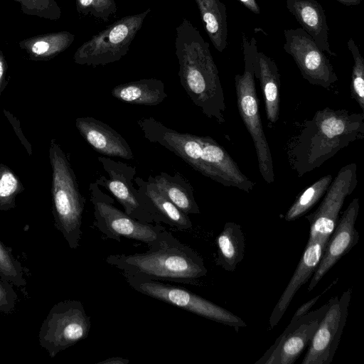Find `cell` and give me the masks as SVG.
<instances>
[{
    "mask_svg": "<svg viewBox=\"0 0 364 364\" xmlns=\"http://www.w3.org/2000/svg\"><path fill=\"white\" fill-rule=\"evenodd\" d=\"M137 124L146 139L173 152L204 176L247 193L253 189L255 183L213 138L178 132L152 117L140 119Z\"/></svg>",
    "mask_w": 364,
    "mask_h": 364,
    "instance_id": "cell-1",
    "label": "cell"
},
{
    "mask_svg": "<svg viewBox=\"0 0 364 364\" xmlns=\"http://www.w3.org/2000/svg\"><path fill=\"white\" fill-rule=\"evenodd\" d=\"M176 31L175 53L181 85L207 117L219 124L225 122L224 94L209 43L186 18Z\"/></svg>",
    "mask_w": 364,
    "mask_h": 364,
    "instance_id": "cell-2",
    "label": "cell"
},
{
    "mask_svg": "<svg viewBox=\"0 0 364 364\" xmlns=\"http://www.w3.org/2000/svg\"><path fill=\"white\" fill-rule=\"evenodd\" d=\"M364 114L329 107L305 122L290 149V163L301 177L319 168L350 143L363 139Z\"/></svg>",
    "mask_w": 364,
    "mask_h": 364,
    "instance_id": "cell-3",
    "label": "cell"
},
{
    "mask_svg": "<svg viewBox=\"0 0 364 364\" xmlns=\"http://www.w3.org/2000/svg\"><path fill=\"white\" fill-rule=\"evenodd\" d=\"M105 262L121 274L191 285H198L208 272L200 255L168 231L144 252L110 255Z\"/></svg>",
    "mask_w": 364,
    "mask_h": 364,
    "instance_id": "cell-4",
    "label": "cell"
},
{
    "mask_svg": "<svg viewBox=\"0 0 364 364\" xmlns=\"http://www.w3.org/2000/svg\"><path fill=\"white\" fill-rule=\"evenodd\" d=\"M53 171V214L55 228L69 247L76 250L82 237V221L85 199L80 193L75 175L58 144L50 149Z\"/></svg>",
    "mask_w": 364,
    "mask_h": 364,
    "instance_id": "cell-5",
    "label": "cell"
},
{
    "mask_svg": "<svg viewBox=\"0 0 364 364\" xmlns=\"http://www.w3.org/2000/svg\"><path fill=\"white\" fill-rule=\"evenodd\" d=\"M242 47L244 73L235 76L237 109L252 139L260 174L266 183H272L274 181L273 161L263 130L255 82V70L258 53L255 37L249 40L242 35Z\"/></svg>",
    "mask_w": 364,
    "mask_h": 364,
    "instance_id": "cell-6",
    "label": "cell"
},
{
    "mask_svg": "<svg viewBox=\"0 0 364 364\" xmlns=\"http://www.w3.org/2000/svg\"><path fill=\"white\" fill-rule=\"evenodd\" d=\"M89 192L93 207V226L105 237L117 242L125 237L150 247L164 237L167 230L160 224L139 221L117 208L113 198L104 193L96 181L90 184Z\"/></svg>",
    "mask_w": 364,
    "mask_h": 364,
    "instance_id": "cell-7",
    "label": "cell"
},
{
    "mask_svg": "<svg viewBox=\"0 0 364 364\" xmlns=\"http://www.w3.org/2000/svg\"><path fill=\"white\" fill-rule=\"evenodd\" d=\"M151 8L124 16L106 26L82 43L75 51L73 60L78 65L104 66L126 55L136 33L141 29Z\"/></svg>",
    "mask_w": 364,
    "mask_h": 364,
    "instance_id": "cell-8",
    "label": "cell"
},
{
    "mask_svg": "<svg viewBox=\"0 0 364 364\" xmlns=\"http://www.w3.org/2000/svg\"><path fill=\"white\" fill-rule=\"evenodd\" d=\"M91 319L82 303L67 299L54 304L43 320L38 333L40 346L54 358L90 333Z\"/></svg>",
    "mask_w": 364,
    "mask_h": 364,
    "instance_id": "cell-9",
    "label": "cell"
},
{
    "mask_svg": "<svg viewBox=\"0 0 364 364\" xmlns=\"http://www.w3.org/2000/svg\"><path fill=\"white\" fill-rule=\"evenodd\" d=\"M135 291L191 313L237 329L246 326L238 316L181 287L129 274H122Z\"/></svg>",
    "mask_w": 364,
    "mask_h": 364,
    "instance_id": "cell-10",
    "label": "cell"
},
{
    "mask_svg": "<svg viewBox=\"0 0 364 364\" xmlns=\"http://www.w3.org/2000/svg\"><path fill=\"white\" fill-rule=\"evenodd\" d=\"M357 165L350 163L340 168L328 186L318 208L306 216L309 222L308 241L328 240L338 220V215L346 198L358 184Z\"/></svg>",
    "mask_w": 364,
    "mask_h": 364,
    "instance_id": "cell-11",
    "label": "cell"
},
{
    "mask_svg": "<svg viewBox=\"0 0 364 364\" xmlns=\"http://www.w3.org/2000/svg\"><path fill=\"white\" fill-rule=\"evenodd\" d=\"M284 34L285 52L293 58L302 77L310 84L328 89L338 80L323 51L302 28L286 29Z\"/></svg>",
    "mask_w": 364,
    "mask_h": 364,
    "instance_id": "cell-12",
    "label": "cell"
},
{
    "mask_svg": "<svg viewBox=\"0 0 364 364\" xmlns=\"http://www.w3.org/2000/svg\"><path fill=\"white\" fill-rule=\"evenodd\" d=\"M351 290L336 296L328 302V308L321 320L302 364H329L335 355L346 325Z\"/></svg>",
    "mask_w": 364,
    "mask_h": 364,
    "instance_id": "cell-13",
    "label": "cell"
},
{
    "mask_svg": "<svg viewBox=\"0 0 364 364\" xmlns=\"http://www.w3.org/2000/svg\"><path fill=\"white\" fill-rule=\"evenodd\" d=\"M328 308V302L308 311L289 324L274 343L255 363L292 364L311 342L314 334Z\"/></svg>",
    "mask_w": 364,
    "mask_h": 364,
    "instance_id": "cell-14",
    "label": "cell"
},
{
    "mask_svg": "<svg viewBox=\"0 0 364 364\" xmlns=\"http://www.w3.org/2000/svg\"><path fill=\"white\" fill-rule=\"evenodd\" d=\"M97 159L109 176V178L100 176L96 180L98 185L108 190L129 216L143 223H153L138 189L132 183L136 168L105 156H98Z\"/></svg>",
    "mask_w": 364,
    "mask_h": 364,
    "instance_id": "cell-15",
    "label": "cell"
},
{
    "mask_svg": "<svg viewBox=\"0 0 364 364\" xmlns=\"http://www.w3.org/2000/svg\"><path fill=\"white\" fill-rule=\"evenodd\" d=\"M359 208V199L353 198L341 218L338 220L325 245L320 262L311 276L307 288L309 291L313 290L331 267L358 242L359 234L355 228V223Z\"/></svg>",
    "mask_w": 364,
    "mask_h": 364,
    "instance_id": "cell-16",
    "label": "cell"
},
{
    "mask_svg": "<svg viewBox=\"0 0 364 364\" xmlns=\"http://www.w3.org/2000/svg\"><path fill=\"white\" fill-rule=\"evenodd\" d=\"M75 125L84 139L102 155L126 160L134 158L126 139L106 123L92 117H81L76 119Z\"/></svg>",
    "mask_w": 364,
    "mask_h": 364,
    "instance_id": "cell-17",
    "label": "cell"
},
{
    "mask_svg": "<svg viewBox=\"0 0 364 364\" xmlns=\"http://www.w3.org/2000/svg\"><path fill=\"white\" fill-rule=\"evenodd\" d=\"M327 241L321 239L307 242L293 276L272 312L269 318V325L272 328L281 320L299 288L313 275L322 257Z\"/></svg>",
    "mask_w": 364,
    "mask_h": 364,
    "instance_id": "cell-18",
    "label": "cell"
},
{
    "mask_svg": "<svg viewBox=\"0 0 364 364\" xmlns=\"http://www.w3.org/2000/svg\"><path fill=\"white\" fill-rule=\"evenodd\" d=\"M140 197L150 213L154 223H164L178 230H187L193 227L188 215L178 209L151 181L134 178Z\"/></svg>",
    "mask_w": 364,
    "mask_h": 364,
    "instance_id": "cell-19",
    "label": "cell"
},
{
    "mask_svg": "<svg viewBox=\"0 0 364 364\" xmlns=\"http://www.w3.org/2000/svg\"><path fill=\"white\" fill-rule=\"evenodd\" d=\"M286 5L317 46L336 56L328 43V27L322 6L316 0H286Z\"/></svg>",
    "mask_w": 364,
    "mask_h": 364,
    "instance_id": "cell-20",
    "label": "cell"
},
{
    "mask_svg": "<svg viewBox=\"0 0 364 364\" xmlns=\"http://www.w3.org/2000/svg\"><path fill=\"white\" fill-rule=\"evenodd\" d=\"M255 77L262 90L266 117L271 124L277 122L280 106V76L275 62L262 52L257 53Z\"/></svg>",
    "mask_w": 364,
    "mask_h": 364,
    "instance_id": "cell-21",
    "label": "cell"
},
{
    "mask_svg": "<svg viewBox=\"0 0 364 364\" xmlns=\"http://www.w3.org/2000/svg\"><path fill=\"white\" fill-rule=\"evenodd\" d=\"M114 98L132 105L156 106L168 96L164 83L156 78L141 79L115 86L111 90Z\"/></svg>",
    "mask_w": 364,
    "mask_h": 364,
    "instance_id": "cell-22",
    "label": "cell"
},
{
    "mask_svg": "<svg viewBox=\"0 0 364 364\" xmlns=\"http://www.w3.org/2000/svg\"><path fill=\"white\" fill-rule=\"evenodd\" d=\"M148 180L153 182L185 214L188 215L200 213L192 186L180 173H176L172 176L161 172L154 176H149Z\"/></svg>",
    "mask_w": 364,
    "mask_h": 364,
    "instance_id": "cell-23",
    "label": "cell"
},
{
    "mask_svg": "<svg viewBox=\"0 0 364 364\" xmlns=\"http://www.w3.org/2000/svg\"><path fill=\"white\" fill-rule=\"evenodd\" d=\"M215 262L226 271L233 272L245 255V236L240 225L227 222L215 239Z\"/></svg>",
    "mask_w": 364,
    "mask_h": 364,
    "instance_id": "cell-24",
    "label": "cell"
},
{
    "mask_svg": "<svg viewBox=\"0 0 364 364\" xmlns=\"http://www.w3.org/2000/svg\"><path fill=\"white\" fill-rule=\"evenodd\" d=\"M75 40V35L63 31L38 35L18 42L32 60H48L69 48Z\"/></svg>",
    "mask_w": 364,
    "mask_h": 364,
    "instance_id": "cell-25",
    "label": "cell"
},
{
    "mask_svg": "<svg viewBox=\"0 0 364 364\" xmlns=\"http://www.w3.org/2000/svg\"><path fill=\"white\" fill-rule=\"evenodd\" d=\"M205 30L215 48L222 53L228 46V21L225 4L220 0H195Z\"/></svg>",
    "mask_w": 364,
    "mask_h": 364,
    "instance_id": "cell-26",
    "label": "cell"
},
{
    "mask_svg": "<svg viewBox=\"0 0 364 364\" xmlns=\"http://www.w3.org/2000/svg\"><path fill=\"white\" fill-rule=\"evenodd\" d=\"M332 181V176L327 174L308 187L289 208L284 220L290 222L304 215L324 196Z\"/></svg>",
    "mask_w": 364,
    "mask_h": 364,
    "instance_id": "cell-27",
    "label": "cell"
},
{
    "mask_svg": "<svg viewBox=\"0 0 364 364\" xmlns=\"http://www.w3.org/2000/svg\"><path fill=\"white\" fill-rule=\"evenodd\" d=\"M0 278L17 287H23L27 282L21 262L14 255L11 248L0 240Z\"/></svg>",
    "mask_w": 364,
    "mask_h": 364,
    "instance_id": "cell-28",
    "label": "cell"
},
{
    "mask_svg": "<svg viewBox=\"0 0 364 364\" xmlns=\"http://www.w3.org/2000/svg\"><path fill=\"white\" fill-rule=\"evenodd\" d=\"M348 50L350 51L353 65L351 75L350 94L351 97L356 101L364 112V59L353 38L347 42Z\"/></svg>",
    "mask_w": 364,
    "mask_h": 364,
    "instance_id": "cell-29",
    "label": "cell"
},
{
    "mask_svg": "<svg viewBox=\"0 0 364 364\" xmlns=\"http://www.w3.org/2000/svg\"><path fill=\"white\" fill-rule=\"evenodd\" d=\"M76 9L80 16H91L107 22L117 13L114 0H75Z\"/></svg>",
    "mask_w": 364,
    "mask_h": 364,
    "instance_id": "cell-30",
    "label": "cell"
},
{
    "mask_svg": "<svg viewBox=\"0 0 364 364\" xmlns=\"http://www.w3.org/2000/svg\"><path fill=\"white\" fill-rule=\"evenodd\" d=\"M20 4L26 15L56 21L61 16V9L55 0H13Z\"/></svg>",
    "mask_w": 364,
    "mask_h": 364,
    "instance_id": "cell-31",
    "label": "cell"
},
{
    "mask_svg": "<svg viewBox=\"0 0 364 364\" xmlns=\"http://www.w3.org/2000/svg\"><path fill=\"white\" fill-rule=\"evenodd\" d=\"M15 175L6 167L0 168V210H8L15 207V197L20 191Z\"/></svg>",
    "mask_w": 364,
    "mask_h": 364,
    "instance_id": "cell-32",
    "label": "cell"
},
{
    "mask_svg": "<svg viewBox=\"0 0 364 364\" xmlns=\"http://www.w3.org/2000/svg\"><path fill=\"white\" fill-rule=\"evenodd\" d=\"M18 295L14 285L0 278V313H12L16 306Z\"/></svg>",
    "mask_w": 364,
    "mask_h": 364,
    "instance_id": "cell-33",
    "label": "cell"
},
{
    "mask_svg": "<svg viewBox=\"0 0 364 364\" xmlns=\"http://www.w3.org/2000/svg\"><path fill=\"white\" fill-rule=\"evenodd\" d=\"M333 284H331V286H329L325 291H323L320 294L316 296L313 299H310L309 301H306V303L303 304L295 312L294 315L292 317V319H298L301 316L306 314L309 309L314 306V304L316 303L318 299L322 296L323 293H325L329 288L332 287Z\"/></svg>",
    "mask_w": 364,
    "mask_h": 364,
    "instance_id": "cell-34",
    "label": "cell"
},
{
    "mask_svg": "<svg viewBox=\"0 0 364 364\" xmlns=\"http://www.w3.org/2000/svg\"><path fill=\"white\" fill-rule=\"evenodd\" d=\"M7 69V63L4 53L0 50V88L4 82L6 71Z\"/></svg>",
    "mask_w": 364,
    "mask_h": 364,
    "instance_id": "cell-35",
    "label": "cell"
},
{
    "mask_svg": "<svg viewBox=\"0 0 364 364\" xmlns=\"http://www.w3.org/2000/svg\"><path fill=\"white\" fill-rule=\"evenodd\" d=\"M247 9L256 14H260V9L256 0H239Z\"/></svg>",
    "mask_w": 364,
    "mask_h": 364,
    "instance_id": "cell-36",
    "label": "cell"
},
{
    "mask_svg": "<svg viewBox=\"0 0 364 364\" xmlns=\"http://www.w3.org/2000/svg\"><path fill=\"white\" fill-rule=\"evenodd\" d=\"M129 360L120 357L108 358L102 361L99 362L97 364H127Z\"/></svg>",
    "mask_w": 364,
    "mask_h": 364,
    "instance_id": "cell-37",
    "label": "cell"
},
{
    "mask_svg": "<svg viewBox=\"0 0 364 364\" xmlns=\"http://www.w3.org/2000/svg\"><path fill=\"white\" fill-rule=\"evenodd\" d=\"M336 1L345 6H358L360 4V1H361V0H336Z\"/></svg>",
    "mask_w": 364,
    "mask_h": 364,
    "instance_id": "cell-38",
    "label": "cell"
},
{
    "mask_svg": "<svg viewBox=\"0 0 364 364\" xmlns=\"http://www.w3.org/2000/svg\"><path fill=\"white\" fill-rule=\"evenodd\" d=\"M125 1H127V0H125Z\"/></svg>",
    "mask_w": 364,
    "mask_h": 364,
    "instance_id": "cell-39",
    "label": "cell"
}]
</instances>
